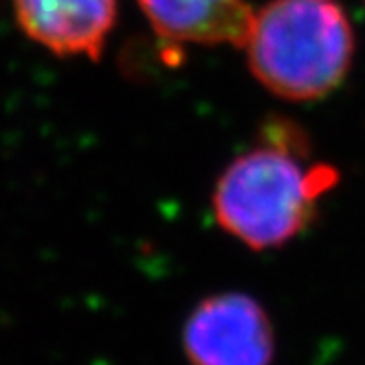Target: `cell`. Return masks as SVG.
<instances>
[{"label":"cell","mask_w":365,"mask_h":365,"mask_svg":"<svg viewBox=\"0 0 365 365\" xmlns=\"http://www.w3.org/2000/svg\"><path fill=\"white\" fill-rule=\"evenodd\" d=\"M336 180V168L310 161L308 139L297 123L269 119L259 145L236 156L218 176L214 216L245 247L279 249L312 225Z\"/></svg>","instance_id":"1"},{"label":"cell","mask_w":365,"mask_h":365,"mask_svg":"<svg viewBox=\"0 0 365 365\" xmlns=\"http://www.w3.org/2000/svg\"><path fill=\"white\" fill-rule=\"evenodd\" d=\"M245 48L253 77L267 91L312 101L346 80L354 34L336 0H273L255 11Z\"/></svg>","instance_id":"2"},{"label":"cell","mask_w":365,"mask_h":365,"mask_svg":"<svg viewBox=\"0 0 365 365\" xmlns=\"http://www.w3.org/2000/svg\"><path fill=\"white\" fill-rule=\"evenodd\" d=\"M190 365H273L275 332L269 312L247 293L202 299L182 326Z\"/></svg>","instance_id":"3"},{"label":"cell","mask_w":365,"mask_h":365,"mask_svg":"<svg viewBox=\"0 0 365 365\" xmlns=\"http://www.w3.org/2000/svg\"><path fill=\"white\" fill-rule=\"evenodd\" d=\"M14 14L20 29L51 53L99 60L117 0H14Z\"/></svg>","instance_id":"4"},{"label":"cell","mask_w":365,"mask_h":365,"mask_svg":"<svg viewBox=\"0 0 365 365\" xmlns=\"http://www.w3.org/2000/svg\"><path fill=\"white\" fill-rule=\"evenodd\" d=\"M152 29L178 44L245 46L255 11L247 0H139Z\"/></svg>","instance_id":"5"},{"label":"cell","mask_w":365,"mask_h":365,"mask_svg":"<svg viewBox=\"0 0 365 365\" xmlns=\"http://www.w3.org/2000/svg\"><path fill=\"white\" fill-rule=\"evenodd\" d=\"M363 3H365V0H363Z\"/></svg>","instance_id":"6"}]
</instances>
